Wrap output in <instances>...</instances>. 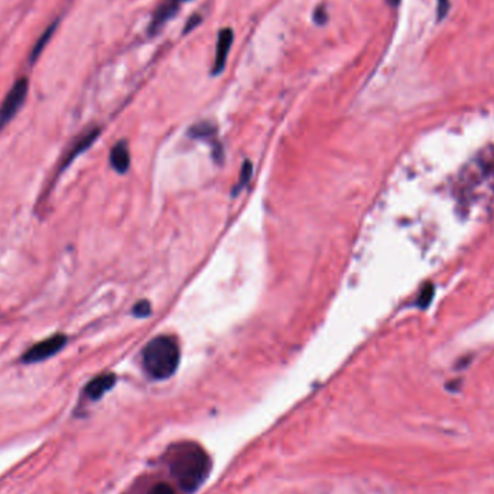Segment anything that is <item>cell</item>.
Returning a JSON list of instances; mask_svg holds the SVG:
<instances>
[{
	"instance_id": "cell-1",
	"label": "cell",
	"mask_w": 494,
	"mask_h": 494,
	"mask_svg": "<svg viewBox=\"0 0 494 494\" xmlns=\"http://www.w3.org/2000/svg\"><path fill=\"white\" fill-rule=\"evenodd\" d=\"M212 461L203 448L194 442L178 445L171 461V473L183 490L196 491L207 478Z\"/></svg>"
},
{
	"instance_id": "cell-2",
	"label": "cell",
	"mask_w": 494,
	"mask_h": 494,
	"mask_svg": "<svg viewBox=\"0 0 494 494\" xmlns=\"http://www.w3.org/2000/svg\"><path fill=\"white\" fill-rule=\"evenodd\" d=\"M142 357L143 367L149 376L156 380H165L176 371L181 351L174 337L158 336L146 344Z\"/></svg>"
},
{
	"instance_id": "cell-3",
	"label": "cell",
	"mask_w": 494,
	"mask_h": 494,
	"mask_svg": "<svg viewBox=\"0 0 494 494\" xmlns=\"http://www.w3.org/2000/svg\"><path fill=\"white\" fill-rule=\"evenodd\" d=\"M67 342H68V338L64 334L51 336L48 338H45V340L34 344L31 349H28L26 353L22 356V362L25 364H34V363L48 360V358H51L52 356L61 351L67 346Z\"/></svg>"
},
{
	"instance_id": "cell-4",
	"label": "cell",
	"mask_w": 494,
	"mask_h": 494,
	"mask_svg": "<svg viewBox=\"0 0 494 494\" xmlns=\"http://www.w3.org/2000/svg\"><path fill=\"white\" fill-rule=\"evenodd\" d=\"M29 83L28 79L22 77L12 85L8 96L0 106V130H2L23 106L28 96Z\"/></svg>"
},
{
	"instance_id": "cell-5",
	"label": "cell",
	"mask_w": 494,
	"mask_h": 494,
	"mask_svg": "<svg viewBox=\"0 0 494 494\" xmlns=\"http://www.w3.org/2000/svg\"><path fill=\"white\" fill-rule=\"evenodd\" d=\"M234 41V34L230 28H224L218 32L217 47H216V58L212 68V76H220V74L226 68L227 56L231 50V43Z\"/></svg>"
},
{
	"instance_id": "cell-6",
	"label": "cell",
	"mask_w": 494,
	"mask_h": 494,
	"mask_svg": "<svg viewBox=\"0 0 494 494\" xmlns=\"http://www.w3.org/2000/svg\"><path fill=\"white\" fill-rule=\"evenodd\" d=\"M179 9V3H176L175 0H165L162 5H159L154 13V18L151 21V25H149V35L155 37L158 35L162 28L167 25L172 18L176 17Z\"/></svg>"
},
{
	"instance_id": "cell-7",
	"label": "cell",
	"mask_w": 494,
	"mask_h": 494,
	"mask_svg": "<svg viewBox=\"0 0 494 494\" xmlns=\"http://www.w3.org/2000/svg\"><path fill=\"white\" fill-rule=\"evenodd\" d=\"M99 134H100V129H99V127H93V129H90L88 132H85V133L83 134V136L71 146L68 154H67L65 158L63 159L61 165H59V169H61V171L67 169L68 165H70L74 159H76L77 156H80L84 151H87V149L94 143V141L99 138Z\"/></svg>"
},
{
	"instance_id": "cell-8",
	"label": "cell",
	"mask_w": 494,
	"mask_h": 494,
	"mask_svg": "<svg viewBox=\"0 0 494 494\" xmlns=\"http://www.w3.org/2000/svg\"><path fill=\"white\" fill-rule=\"evenodd\" d=\"M114 383H116V376L113 373L100 374V376H96L94 379H92L87 383V386L84 389V393L87 395L88 399L99 400L110 391V389L114 386Z\"/></svg>"
},
{
	"instance_id": "cell-9",
	"label": "cell",
	"mask_w": 494,
	"mask_h": 494,
	"mask_svg": "<svg viewBox=\"0 0 494 494\" xmlns=\"http://www.w3.org/2000/svg\"><path fill=\"white\" fill-rule=\"evenodd\" d=\"M110 165H112V168L119 174L127 172V169L130 167V152H129V147H127L126 142H119L112 147Z\"/></svg>"
},
{
	"instance_id": "cell-10",
	"label": "cell",
	"mask_w": 494,
	"mask_h": 494,
	"mask_svg": "<svg viewBox=\"0 0 494 494\" xmlns=\"http://www.w3.org/2000/svg\"><path fill=\"white\" fill-rule=\"evenodd\" d=\"M189 134L194 138H198V139H205L208 136H214L216 134V127L209 123V122H201L198 125L194 126L191 130H189Z\"/></svg>"
},
{
	"instance_id": "cell-11",
	"label": "cell",
	"mask_w": 494,
	"mask_h": 494,
	"mask_svg": "<svg viewBox=\"0 0 494 494\" xmlns=\"http://www.w3.org/2000/svg\"><path fill=\"white\" fill-rule=\"evenodd\" d=\"M251 174H253L251 162H250V161H246V162L243 163L242 171H240V178H238V183H237V185L234 187V194H238V192H240V191L249 184L250 178H251Z\"/></svg>"
},
{
	"instance_id": "cell-12",
	"label": "cell",
	"mask_w": 494,
	"mask_h": 494,
	"mask_svg": "<svg viewBox=\"0 0 494 494\" xmlns=\"http://www.w3.org/2000/svg\"><path fill=\"white\" fill-rule=\"evenodd\" d=\"M54 28H55V25H51V26L48 28V31L43 32V35L39 38V41L37 42V45L34 47L32 55H31L32 59H37V58H38V55L41 54V51H42L43 47H45V43H47V42L50 41V38H51V35H52V32H54Z\"/></svg>"
},
{
	"instance_id": "cell-13",
	"label": "cell",
	"mask_w": 494,
	"mask_h": 494,
	"mask_svg": "<svg viewBox=\"0 0 494 494\" xmlns=\"http://www.w3.org/2000/svg\"><path fill=\"white\" fill-rule=\"evenodd\" d=\"M152 308H151V302L149 301H139L136 305H134L133 308V316H136L139 318H143V317H147L149 313H151Z\"/></svg>"
},
{
	"instance_id": "cell-14",
	"label": "cell",
	"mask_w": 494,
	"mask_h": 494,
	"mask_svg": "<svg viewBox=\"0 0 494 494\" xmlns=\"http://www.w3.org/2000/svg\"><path fill=\"white\" fill-rule=\"evenodd\" d=\"M433 296V288L432 285H428L424 288V291L421 292V295H419V299H418V305L421 308H425L428 307V304L431 302V299Z\"/></svg>"
},
{
	"instance_id": "cell-15",
	"label": "cell",
	"mask_w": 494,
	"mask_h": 494,
	"mask_svg": "<svg viewBox=\"0 0 494 494\" xmlns=\"http://www.w3.org/2000/svg\"><path fill=\"white\" fill-rule=\"evenodd\" d=\"M313 22L317 25H325L328 22V13L324 5H320L316 12H313Z\"/></svg>"
},
{
	"instance_id": "cell-16",
	"label": "cell",
	"mask_w": 494,
	"mask_h": 494,
	"mask_svg": "<svg viewBox=\"0 0 494 494\" xmlns=\"http://www.w3.org/2000/svg\"><path fill=\"white\" fill-rule=\"evenodd\" d=\"M200 23H201V17H200V14H194V17H192L191 19H188V22H187V25H185V28H184V34L187 35L188 32H191L192 29L196 28V26H198Z\"/></svg>"
},
{
	"instance_id": "cell-17",
	"label": "cell",
	"mask_w": 494,
	"mask_h": 494,
	"mask_svg": "<svg viewBox=\"0 0 494 494\" xmlns=\"http://www.w3.org/2000/svg\"><path fill=\"white\" fill-rule=\"evenodd\" d=\"M151 494H175V491H174V488L171 486L165 484V483H159L158 486H155L152 488Z\"/></svg>"
},
{
	"instance_id": "cell-18",
	"label": "cell",
	"mask_w": 494,
	"mask_h": 494,
	"mask_svg": "<svg viewBox=\"0 0 494 494\" xmlns=\"http://www.w3.org/2000/svg\"><path fill=\"white\" fill-rule=\"evenodd\" d=\"M448 8H450V2L448 0H440V6H438V14H440V19L444 18V14L446 13Z\"/></svg>"
},
{
	"instance_id": "cell-19",
	"label": "cell",
	"mask_w": 494,
	"mask_h": 494,
	"mask_svg": "<svg viewBox=\"0 0 494 494\" xmlns=\"http://www.w3.org/2000/svg\"><path fill=\"white\" fill-rule=\"evenodd\" d=\"M387 2H389V3H391L392 6H396V5H398V3L400 2V0H387Z\"/></svg>"
},
{
	"instance_id": "cell-20",
	"label": "cell",
	"mask_w": 494,
	"mask_h": 494,
	"mask_svg": "<svg viewBox=\"0 0 494 494\" xmlns=\"http://www.w3.org/2000/svg\"><path fill=\"white\" fill-rule=\"evenodd\" d=\"M176 3H183V2H189V0H175Z\"/></svg>"
}]
</instances>
